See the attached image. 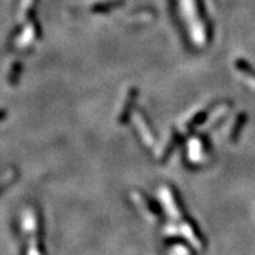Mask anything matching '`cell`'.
Returning <instances> with one entry per match:
<instances>
[]
</instances>
